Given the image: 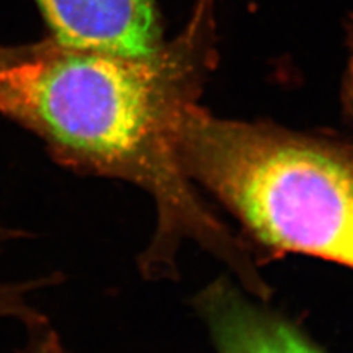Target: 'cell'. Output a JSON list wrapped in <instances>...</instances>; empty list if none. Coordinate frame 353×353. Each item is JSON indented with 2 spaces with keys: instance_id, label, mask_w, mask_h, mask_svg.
I'll use <instances>...</instances> for the list:
<instances>
[{
  "instance_id": "obj_1",
  "label": "cell",
  "mask_w": 353,
  "mask_h": 353,
  "mask_svg": "<svg viewBox=\"0 0 353 353\" xmlns=\"http://www.w3.org/2000/svg\"><path fill=\"white\" fill-rule=\"evenodd\" d=\"M215 0H196L179 34L149 57L80 49L46 36L19 44L0 71V115L36 136L58 167L146 192L157 225L139 256L148 280L175 279L196 245L268 301L261 259L219 218L181 168L175 134L218 62Z\"/></svg>"
},
{
  "instance_id": "obj_2",
  "label": "cell",
  "mask_w": 353,
  "mask_h": 353,
  "mask_svg": "<svg viewBox=\"0 0 353 353\" xmlns=\"http://www.w3.org/2000/svg\"><path fill=\"white\" fill-rule=\"evenodd\" d=\"M175 152L262 263L292 253L353 270V141L218 117L196 103L183 114Z\"/></svg>"
},
{
  "instance_id": "obj_5",
  "label": "cell",
  "mask_w": 353,
  "mask_h": 353,
  "mask_svg": "<svg viewBox=\"0 0 353 353\" xmlns=\"http://www.w3.org/2000/svg\"><path fill=\"white\" fill-rule=\"evenodd\" d=\"M14 353H70V350L49 319L46 323L26 328L24 343Z\"/></svg>"
},
{
  "instance_id": "obj_6",
  "label": "cell",
  "mask_w": 353,
  "mask_h": 353,
  "mask_svg": "<svg viewBox=\"0 0 353 353\" xmlns=\"http://www.w3.org/2000/svg\"><path fill=\"white\" fill-rule=\"evenodd\" d=\"M346 65L340 84V106L346 124L353 130V14L346 21Z\"/></svg>"
},
{
  "instance_id": "obj_3",
  "label": "cell",
  "mask_w": 353,
  "mask_h": 353,
  "mask_svg": "<svg viewBox=\"0 0 353 353\" xmlns=\"http://www.w3.org/2000/svg\"><path fill=\"white\" fill-rule=\"evenodd\" d=\"M48 34L66 46L149 57L167 41L157 0H34Z\"/></svg>"
},
{
  "instance_id": "obj_4",
  "label": "cell",
  "mask_w": 353,
  "mask_h": 353,
  "mask_svg": "<svg viewBox=\"0 0 353 353\" xmlns=\"http://www.w3.org/2000/svg\"><path fill=\"white\" fill-rule=\"evenodd\" d=\"M193 306L216 353H327L293 319L228 275L205 285Z\"/></svg>"
},
{
  "instance_id": "obj_7",
  "label": "cell",
  "mask_w": 353,
  "mask_h": 353,
  "mask_svg": "<svg viewBox=\"0 0 353 353\" xmlns=\"http://www.w3.org/2000/svg\"><path fill=\"white\" fill-rule=\"evenodd\" d=\"M19 44H10V46H0V71L14 59V57L18 52Z\"/></svg>"
},
{
  "instance_id": "obj_8",
  "label": "cell",
  "mask_w": 353,
  "mask_h": 353,
  "mask_svg": "<svg viewBox=\"0 0 353 353\" xmlns=\"http://www.w3.org/2000/svg\"><path fill=\"white\" fill-rule=\"evenodd\" d=\"M9 307V293H8V284L0 277V321L5 318Z\"/></svg>"
}]
</instances>
